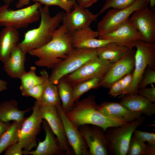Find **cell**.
<instances>
[{
	"label": "cell",
	"mask_w": 155,
	"mask_h": 155,
	"mask_svg": "<svg viewBox=\"0 0 155 155\" xmlns=\"http://www.w3.org/2000/svg\"><path fill=\"white\" fill-rule=\"evenodd\" d=\"M56 107L62 122L67 141L74 154L76 155H89L88 146L78 127L68 119L61 104Z\"/></svg>",
	"instance_id": "cell-17"
},
{
	"label": "cell",
	"mask_w": 155,
	"mask_h": 155,
	"mask_svg": "<svg viewBox=\"0 0 155 155\" xmlns=\"http://www.w3.org/2000/svg\"><path fill=\"white\" fill-rule=\"evenodd\" d=\"M99 15L98 13L94 14L88 9L77 4L73 10L64 13L62 22L63 24L73 34L77 31L90 27Z\"/></svg>",
	"instance_id": "cell-16"
},
{
	"label": "cell",
	"mask_w": 155,
	"mask_h": 155,
	"mask_svg": "<svg viewBox=\"0 0 155 155\" xmlns=\"http://www.w3.org/2000/svg\"><path fill=\"white\" fill-rule=\"evenodd\" d=\"M97 56L96 49L74 48L66 58L52 69L49 80L56 85L60 78L75 71Z\"/></svg>",
	"instance_id": "cell-7"
},
{
	"label": "cell",
	"mask_w": 155,
	"mask_h": 155,
	"mask_svg": "<svg viewBox=\"0 0 155 155\" xmlns=\"http://www.w3.org/2000/svg\"><path fill=\"white\" fill-rule=\"evenodd\" d=\"M136 0H105L102 7L98 12L100 15L108 9H121L127 8L132 5Z\"/></svg>",
	"instance_id": "cell-33"
},
{
	"label": "cell",
	"mask_w": 155,
	"mask_h": 155,
	"mask_svg": "<svg viewBox=\"0 0 155 155\" xmlns=\"http://www.w3.org/2000/svg\"><path fill=\"white\" fill-rule=\"evenodd\" d=\"M41 4L36 2L32 5L17 10L9 8V5L6 4L0 6V26L12 27L17 29L26 27L39 19V8Z\"/></svg>",
	"instance_id": "cell-6"
},
{
	"label": "cell",
	"mask_w": 155,
	"mask_h": 155,
	"mask_svg": "<svg viewBox=\"0 0 155 155\" xmlns=\"http://www.w3.org/2000/svg\"><path fill=\"white\" fill-rule=\"evenodd\" d=\"M56 85L62 108L66 113L71 109L75 103L73 97V87L64 77L59 80Z\"/></svg>",
	"instance_id": "cell-27"
},
{
	"label": "cell",
	"mask_w": 155,
	"mask_h": 155,
	"mask_svg": "<svg viewBox=\"0 0 155 155\" xmlns=\"http://www.w3.org/2000/svg\"><path fill=\"white\" fill-rule=\"evenodd\" d=\"M41 76L43 81L44 91L41 98L36 101L34 105L37 106H54L61 104L56 86L49 79L47 71L43 69L40 72Z\"/></svg>",
	"instance_id": "cell-24"
},
{
	"label": "cell",
	"mask_w": 155,
	"mask_h": 155,
	"mask_svg": "<svg viewBox=\"0 0 155 155\" xmlns=\"http://www.w3.org/2000/svg\"><path fill=\"white\" fill-rule=\"evenodd\" d=\"M108 94L114 97L120 95L121 94V79L113 84L109 88Z\"/></svg>",
	"instance_id": "cell-40"
},
{
	"label": "cell",
	"mask_w": 155,
	"mask_h": 155,
	"mask_svg": "<svg viewBox=\"0 0 155 155\" xmlns=\"http://www.w3.org/2000/svg\"><path fill=\"white\" fill-rule=\"evenodd\" d=\"M32 113L28 117L25 118L22 127L18 131L19 141L22 144L23 154L31 151L37 146V136L41 129L43 119L39 113L38 106L34 105Z\"/></svg>",
	"instance_id": "cell-10"
},
{
	"label": "cell",
	"mask_w": 155,
	"mask_h": 155,
	"mask_svg": "<svg viewBox=\"0 0 155 155\" xmlns=\"http://www.w3.org/2000/svg\"><path fill=\"white\" fill-rule=\"evenodd\" d=\"M77 4L84 8H87L96 3L98 0H75Z\"/></svg>",
	"instance_id": "cell-41"
},
{
	"label": "cell",
	"mask_w": 155,
	"mask_h": 155,
	"mask_svg": "<svg viewBox=\"0 0 155 155\" xmlns=\"http://www.w3.org/2000/svg\"><path fill=\"white\" fill-rule=\"evenodd\" d=\"M145 117L142 116L124 125L107 128L105 134L108 144V152L114 155L127 154L134 131L143 123Z\"/></svg>",
	"instance_id": "cell-4"
},
{
	"label": "cell",
	"mask_w": 155,
	"mask_h": 155,
	"mask_svg": "<svg viewBox=\"0 0 155 155\" xmlns=\"http://www.w3.org/2000/svg\"><path fill=\"white\" fill-rule=\"evenodd\" d=\"M119 103L127 109L148 116L155 113V104L144 96L138 94L125 95Z\"/></svg>",
	"instance_id": "cell-22"
},
{
	"label": "cell",
	"mask_w": 155,
	"mask_h": 155,
	"mask_svg": "<svg viewBox=\"0 0 155 155\" xmlns=\"http://www.w3.org/2000/svg\"><path fill=\"white\" fill-rule=\"evenodd\" d=\"M98 38L113 41L130 49L134 47L136 40L145 41L143 36L129 19L115 30L99 36Z\"/></svg>",
	"instance_id": "cell-15"
},
{
	"label": "cell",
	"mask_w": 155,
	"mask_h": 155,
	"mask_svg": "<svg viewBox=\"0 0 155 155\" xmlns=\"http://www.w3.org/2000/svg\"><path fill=\"white\" fill-rule=\"evenodd\" d=\"M15 0H3L5 4L9 5Z\"/></svg>",
	"instance_id": "cell-45"
},
{
	"label": "cell",
	"mask_w": 155,
	"mask_h": 155,
	"mask_svg": "<svg viewBox=\"0 0 155 155\" xmlns=\"http://www.w3.org/2000/svg\"><path fill=\"white\" fill-rule=\"evenodd\" d=\"M24 119L21 121H14L1 137L0 154L10 146L18 142V131Z\"/></svg>",
	"instance_id": "cell-28"
},
{
	"label": "cell",
	"mask_w": 155,
	"mask_h": 155,
	"mask_svg": "<svg viewBox=\"0 0 155 155\" xmlns=\"http://www.w3.org/2000/svg\"><path fill=\"white\" fill-rule=\"evenodd\" d=\"M37 106L41 118L48 123L53 133L56 136L63 151L66 155L71 154V152L69 149L63 123L56 106Z\"/></svg>",
	"instance_id": "cell-14"
},
{
	"label": "cell",
	"mask_w": 155,
	"mask_h": 155,
	"mask_svg": "<svg viewBox=\"0 0 155 155\" xmlns=\"http://www.w3.org/2000/svg\"><path fill=\"white\" fill-rule=\"evenodd\" d=\"M133 135L140 141L145 142H147L149 144L155 146V134L143 132L136 129L133 131Z\"/></svg>",
	"instance_id": "cell-36"
},
{
	"label": "cell",
	"mask_w": 155,
	"mask_h": 155,
	"mask_svg": "<svg viewBox=\"0 0 155 155\" xmlns=\"http://www.w3.org/2000/svg\"><path fill=\"white\" fill-rule=\"evenodd\" d=\"M101 79L99 78H93L83 81L74 86L73 91L74 101L75 102L78 101L82 95L90 90L99 88Z\"/></svg>",
	"instance_id": "cell-31"
},
{
	"label": "cell",
	"mask_w": 155,
	"mask_h": 155,
	"mask_svg": "<svg viewBox=\"0 0 155 155\" xmlns=\"http://www.w3.org/2000/svg\"><path fill=\"white\" fill-rule=\"evenodd\" d=\"M36 69L35 67L32 66L28 72L26 71L20 76L19 79L21 80V84L20 88L21 91L43 84L42 77L36 75Z\"/></svg>",
	"instance_id": "cell-30"
},
{
	"label": "cell",
	"mask_w": 155,
	"mask_h": 155,
	"mask_svg": "<svg viewBox=\"0 0 155 155\" xmlns=\"http://www.w3.org/2000/svg\"><path fill=\"white\" fill-rule=\"evenodd\" d=\"M126 155H155V146L146 145L133 135L131 137Z\"/></svg>",
	"instance_id": "cell-29"
},
{
	"label": "cell",
	"mask_w": 155,
	"mask_h": 155,
	"mask_svg": "<svg viewBox=\"0 0 155 155\" xmlns=\"http://www.w3.org/2000/svg\"><path fill=\"white\" fill-rule=\"evenodd\" d=\"M129 20L143 36L145 41L154 43L155 41L154 7H148L134 12Z\"/></svg>",
	"instance_id": "cell-12"
},
{
	"label": "cell",
	"mask_w": 155,
	"mask_h": 155,
	"mask_svg": "<svg viewBox=\"0 0 155 155\" xmlns=\"http://www.w3.org/2000/svg\"><path fill=\"white\" fill-rule=\"evenodd\" d=\"M85 124L78 128L88 148L89 155H108V144L105 131L101 127Z\"/></svg>",
	"instance_id": "cell-11"
},
{
	"label": "cell",
	"mask_w": 155,
	"mask_h": 155,
	"mask_svg": "<svg viewBox=\"0 0 155 155\" xmlns=\"http://www.w3.org/2000/svg\"><path fill=\"white\" fill-rule=\"evenodd\" d=\"M6 81L0 79V91L6 90L7 89Z\"/></svg>",
	"instance_id": "cell-44"
},
{
	"label": "cell",
	"mask_w": 155,
	"mask_h": 155,
	"mask_svg": "<svg viewBox=\"0 0 155 155\" xmlns=\"http://www.w3.org/2000/svg\"><path fill=\"white\" fill-rule=\"evenodd\" d=\"M155 83V70L148 66L144 72L142 80L138 86V89L146 87Z\"/></svg>",
	"instance_id": "cell-34"
},
{
	"label": "cell",
	"mask_w": 155,
	"mask_h": 155,
	"mask_svg": "<svg viewBox=\"0 0 155 155\" xmlns=\"http://www.w3.org/2000/svg\"><path fill=\"white\" fill-rule=\"evenodd\" d=\"M31 109L29 108L24 111L19 110L18 102L14 99L4 101L0 103V120L4 122L12 120L21 121L25 118V114Z\"/></svg>",
	"instance_id": "cell-25"
},
{
	"label": "cell",
	"mask_w": 155,
	"mask_h": 155,
	"mask_svg": "<svg viewBox=\"0 0 155 155\" xmlns=\"http://www.w3.org/2000/svg\"><path fill=\"white\" fill-rule=\"evenodd\" d=\"M97 109L102 113L129 123L138 118L142 114L131 111L119 103L105 101L98 105Z\"/></svg>",
	"instance_id": "cell-20"
},
{
	"label": "cell",
	"mask_w": 155,
	"mask_h": 155,
	"mask_svg": "<svg viewBox=\"0 0 155 155\" xmlns=\"http://www.w3.org/2000/svg\"><path fill=\"white\" fill-rule=\"evenodd\" d=\"M93 95L77 101L73 108L65 113L68 119L78 127L85 124L94 125L105 131L110 127L121 126L128 123L104 115L96 109L98 106Z\"/></svg>",
	"instance_id": "cell-2"
},
{
	"label": "cell",
	"mask_w": 155,
	"mask_h": 155,
	"mask_svg": "<svg viewBox=\"0 0 155 155\" xmlns=\"http://www.w3.org/2000/svg\"><path fill=\"white\" fill-rule=\"evenodd\" d=\"M10 125L9 122H4L0 120V138Z\"/></svg>",
	"instance_id": "cell-42"
},
{
	"label": "cell",
	"mask_w": 155,
	"mask_h": 155,
	"mask_svg": "<svg viewBox=\"0 0 155 155\" xmlns=\"http://www.w3.org/2000/svg\"><path fill=\"white\" fill-rule=\"evenodd\" d=\"M129 49L114 41L96 49L98 57L112 63L120 59Z\"/></svg>",
	"instance_id": "cell-26"
},
{
	"label": "cell",
	"mask_w": 155,
	"mask_h": 155,
	"mask_svg": "<svg viewBox=\"0 0 155 155\" xmlns=\"http://www.w3.org/2000/svg\"><path fill=\"white\" fill-rule=\"evenodd\" d=\"M26 55L18 44L14 46L9 59L3 64V69L8 76L13 78L19 79L26 72Z\"/></svg>",
	"instance_id": "cell-21"
},
{
	"label": "cell",
	"mask_w": 155,
	"mask_h": 155,
	"mask_svg": "<svg viewBox=\"0 0 155 155\" xmlns=\"http://www.w3.org/2000/svg\"><path fill=\"white\" fill-rule=\"evenodd\" d=\"M38 2L45 6L56 5L64 10L66 13H69L77 3L75 0H31Z\"/></svg>",
	"instance_id": "cell-32"
},
{
	"label": "cell",
	"mask_w": 155,
	"mask_h": 155,
	"mask_svg": "<svg viewBox=\"0 0 155 155\" xmlns=\"http://www.w3.org/2000/svg\"><path fill=\"white\" fill-rule=\"evenodd\" d=\"M72 38L73 34L63 24L53 32L49 42L28 53L38 58L35 62L36 66L52 69L66 58L73 50Z\"/></svg>",
	"instance_id": "cell-1"
},
{
	"label": "cell",
	"mask_w": 155,
	"mask_h": 155,
	"mask_svg": "<svg viewBox=\"0 0 155 155\" xmlns=\"http://www.w3.org/2000/svg\"><path fill=\"white\" fill-rule=\"evenodd\" d=\"M31 0H18L16 6L18 9H21L26 5H28Z\"/></svg>",
	"instance_id": "cell-43"
},
{
	"label": "cell",
	"mask_w": 155,
	"mask_h": 155,
	"mask_svg": "<svg viewBox=\"0 0 155 155\" xmlns=\"http://www.w3.org/2000/svg\"><path fill=\"white\" fill-rule=\"evenodd\" d=\"M19 36L18 29L11 26L5 27L0 33V61L3 64L18 43Z\"/></svg>",
	"instance_id": "cell-23"
},
{
	"label": "cell",
	"mask_w": 155,
	"mask_h": 155,
	"mask_svg": "<svg viewBox=\"0 0 155 155\" xmlns=\"http://www.w3.org/2000/svg\"><path fill=\"white\" fill-rule=\"evenodd\" d=\"M42 127L45 133L44 140H39L36 149L27 152L28 154L33 155H66L61 148L59 142L56 137L47 121L43 119Z\"/></svg>",
	"instance_id": "cell-18"
},
{
	"label": "cell",
	"mask_w": 155,
	"mask_h": 155,
	"mask_svg": "<svg viewBox=\"0 0 155 155\" xmlns=\"http://www.w3.org/2000/svg\"><path fill=\"white\" fill-rule=\"evenodd\" d=\"M138 93L147 98L152 102H155V87L145 88L138 89Z\"/></svg>",
	"instance_id": "cell-38"
},
{
	"label": "cell",
	"mask_w": 155,
	"mask_h": 155,
	"mask_svg": "<svg viewBox=\"0 0 155 155\" xmlns=\"http://www.w3.org/2000/svg\"><path fill=\"white\" fill-rule=\"evenodd\" d=\"M149 4L150 7H154L155 4V0H149Z\"/></svg>",
	"instance_id": "cell-46"
},
{
	"label": "cell",
	"mask_w": 155,
	"mask_h": 155,
	"mask_svg": "<svg viewBox=\"0 0 155 155\" xmlns=\"http://www.w3.org/2000/svg\"><path fill=\"white\" fill-rule=\"evenodd\" d=\"M23 147L21 144L18 142L11 146L5 150V155H22Z\"/></svg>",
	"instance_id": "cell-39"
},
{
	"label": "cell",
	"mask_w": 155,
	"mask_h": 155,
	"mask_svg": "<svg viewBox=\"0 0 155 155\" xmlns=\"http://www.w3.org/2000/svg\"><path fill=\"white\" fill-rule=\"evenodd\" d=\"M41 21L38 27L29 30L24 34L23 40L18 44L26 54L30 51L41 47L52 38L53 32L62 22L64 13L59 12L51 16L49 7L40 6L39 8Z\"/></svg>",
	"instance_id": "cell-3"
},
{
	"label": "cell",
	"mask_w": 155,
	"mask_h": 155,
	"mask_svg": "<svg viewBox=\"0 0 155 155\" xmlns=\"http://www.w3.org/2000/svg\"><path fill=\"white\" fill-rule=\"evenodd\" d=\"M113 64L97 56L88 61L75 71L64 77L73 87L77 84L86 80L96 78L102 79Z\"/></svg>",
	"instance_id": "cell-9"
},
{
	"label": "cell",
	"mask_w": 155,
	"mask_h": 155,
	"mask_svg": "<svg viewBox=\"0 0 155 155\" xmlns=\"http://www.w3.org/2000/svg\"><path fill=\"white\" fill-rule=\"evenodd\" d=\"M44 91L43 84L38 85L29 89L21 91L22 95L25 96H31L36 101L41 97Z\"/></svg>",
	"instance_id": "cell-35"
},
{
	"label": "cell",
	"mask_w": 155,
	"mask_h": 155,
	"mask_svg": "<svg viewBox=\"0 0 155 155\" xmlns=\"http://www.w3.org/2000/svg\"><path fill=\"white\" fill-rule=\"evenodd\" d=\"M99 36L97 31L92 30L90 27L77 31L73 34V46L74 48L96 49L113 41L96 39Z\"/></svg>",
	"instance_id": "cell-19"
},
{
	"label": "cell",
	"mask_w": 155,
	"mask_h": 155,
	"mask_svg": "<svg viewBox=\"0 0 155 155\" xmlns=\"http://www.w3.org/2000/svg\"><path fill=\"white\" fill-rule=\"evenodd\" d=\"M149 0H136L131 6L125 8L109 10L98 23L99 36L113 31L125 22L135 11L148 7Z\"/></svg>",
	"instance_id": "cell-8"
},
{
	"label": "cell",
	"mask_w": 155,
	"mask_h": 155,
	"mask_svg": "<svg viewBox=\"0 0 155 155\" xmlns=\"http://www.w3.org/2000/svg\"><path fill=\"white\" fill-rule=\"evenodd\" d=\"M133 71L127 74L121 79V94L119 98H121L125 95L129 88L133 80Z\"/></svg>",
	"instance_id": "cell-37"
},
{
	"label": "cell",
	"mask_w": 155,
	"mask_h": 155,
	"mask_svg": "<svg viewBox=\"0 0 155 155\" xmlns=\"http://www.w3.org/2000/svg\"><path fill=\"white\" fill-rule=\"evenodd\" d=\"M136 51L129 49L119 60L113 63L106 75L101 79L99 87L109 88L116 81L132 72L134 68Z\"/></svg>",
	"instance_id": "cell-13"
},
{
	"label": "cell",
	"mask_w": 155,
	"mask_h": 155,
	"mask_svg": "<svg viewBox=\"0 0 155 155\" xmlns=\"http://www.w3.org/2000/svg\"><path fill=\"white\" fill-rule=\"evenodd\" d=\"M136 48L135 67L131 86L125 95L138 94V86L145 70L148 66L155 70V44L139 40L135 42Z\"/></svg>",
	"instance_id": "cell-5"
}]
</instances>
